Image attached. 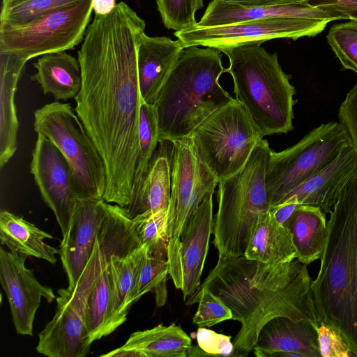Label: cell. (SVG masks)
I'll return each instance as SVG.
<instances>
[{"label": "cell", "instance_id": "cell-1", "mask_svg": "<svg viewBox=\"0 0 357 357\" xmlns=\"http://www.w3.org/2000/svg\"><path fill=\"white\" fill-rule=\"evenodd\" d=\"M144 29L121 1L108 14H95L77 52L82 83L74 109L105 163L103 199L123 208L131 201L139 148L137 48Z\"/></svg>", "mask_w": 357, "mask_h": 357}, {"label": "cell", "instance_id": "cell-2", "mask_svg": "<svg viewBox=\"0 0 357 357\" xmlns=\"http://www.w3.org/2000/svg\"><path fill=\"white\" fill-rule=\"evenodd\" d=\"M306 264L296 258L271 264L244 255L221 259L205 278L207 287L230 308L241 327L232 340V357H246L253 351L258 334L278 317L320 324L314 303L312 279Z\"/></svg>", "mask_w": 357, "mask_h": 357}, {"label": "cell", "instance_id": "cell-3", "mask_svg": "<svg viewBox=\"0 0 357 357\" xmlns=\"http://www.w3.org/2000/svg\"><path fill=\"white\" fill-rule=\"evenodd\" d=\"M329 214L312 296L320 324L337 331L357 357V170Z\"/></svg>", "mask_w": 357, "mask_h": 357}, {"label": "cell", "instance_id": "cell-4", "mask_svg": "<svg viewBox=\"0 0 357 357\" xmlns=\"http://www.w3.org/2000/svg\"><path fill=\"white\" fill-rule=\"evenodd\" d=\"M140 246L131 219L117 206H109L91 258L76 286L60 289L52 319L38 335L36 350L49 357H84L92 344L86 324L89 294L106 260Z\"/></svg>", "mask_w": 357, "mask_h": 357}, {"label": "cell", "instance_id": "cell-5", "mask_svg": "<svg viewBox=\"0 0 357 357\" xmlns=\"http://www.w3.org/2000/svg\"><path fill=\"white\" fill-rule=\"evenodd\" d=\"M223 73L218 49L182 50L153 103L160 141L190 137L208 116L234 100L219 83Z\"/></svg>", "mask_w": 357, "mask_h": 357}, {"label": "cell", "instance_id": "cell-6", "mask_svg": "<svg viewBox=\"0 0 357 357\" xmlns=\"http://www.w3.org/2000/svg\"><path fill=\"white\" fill-rule=\"evenodd\" d=\"M259 43L221 49L229 60L225 69L233 79L234 93L263 135H281L293 129L296 89L282 69L276 52Z\"/></svg>", "mask_w": 357, "mask_h": 357}, {"label": "cell", "instance_id": "cell-7", "mask_svg": "<svg viewBox=\"0 0 357 357\" xmlns=\"http://www.w3.org/2000/svg\"><path fill=\"white\" fill-rule=\"evenodd\" d=\"M271 151L263 138L240 170L218 181L213 229L218 258L244 255L252 228L270 210L265 177Z\"/></svg>", "mask_w": 357, "mask_h": 357}, {"label": "cell", "instance_id": "cell-8", "mask_svg": "<svg viewBox=\"0 0 357 357\" xmlns=\"http://www.w3.org/2000/svg\"><path fill=\"white\" fill-rule=\"evenodd\" d=\"M171 195L167 215L169 275L181 289L179 248L181 234L192 213L210 194L219 178L202 158L190 137L170 142Z\"/></svg>", "mask_w": 357, "mask_h": 357}, {"label": "cell", "instance_id": "cell-9", "mask_svg": "<svg viewBox=\"0 0 357 357\" xmlns=\"http://www.w3.org/2000/svg\"><path fill=\"white\" fill-rule=\"evenodd\" d=\"M33 116L35 132L50 139L70 164L77 199H103L104 161L71 105L55 101L36 109Z\"/></svg>", "mask_w": 357, "mask_h": 357}, {"label": "cell", "instance_id": "cell-10", "mask_svg": "<svg viewBox=\"0 0 357 357\" xmlns=\"http://www.w3.org/2000/svg\"><path fill=\"white\" fill-rule=\"evenodd\" d=\"M340 122L323 123L312 129L294 145L280 152L272 150L266 186L270 207L329 165L350 144Z\"/></svg>", "mask_w": 357, "mask_h": 357}, {"label": "cell", "instance_id": "cell-11", "mask_svg": "<svg viewBox=\"0 0 357 357\" xmlns=\"http://www.w3.org/2000/svg\"><path fill=\"white\" fill-rule=\"evenodd\" d=\"M264 137L236 98L208 116L191 135L200 156L219 180L240 170Z\"/></svg>", "mask_w": 357, "mask_h": 357}, {"label": "cell", "instance_id": "cell-12", "mask_svg": "<svg viewBox=\"0 0 357 357\" xmlns=\"http://www.w3.org/2000/svg\"><path fill=\"white\" fill-rule=\"evenodd\" d=\"M92 11L91 0H82L24 25H0V52L29 61L73 49L83 42Z\"/></svg>", "mask_w": 357, "mask_h": 357}, {"label": "cell", "instance_id": "cell-13", "mask_svg": "<svg viewBox=\"0 0 357 357\" xmlns=\"http://www.w3.org/2000/svg\"><path fill=\"white\" fill-rule=\"evenodd\" d=\"M328 22L298 18L278 17L249 20L238 23L194 28L174 31V35L183 47H212L221 49L250 43H259L276 38L296 40L314 36L321 33Z\"/></svg>", "mask_w": 357, "mask_h": 357}, {"label": "cell", "instance_id": "cell-14", "mask_svg": "<svg viewBox=\"0 0 357 357\" xmlns=\"http://www.w3.org/2000/svg\"><path fill=\"white\" fill-rule=\"evenodd\" d=\"M37 135L30 172L43 201L52 210L64 236L78 199L73 171L58 147L45 135Z\"/></svg>", "mask_w": 357, "mask_h": 357}, {"label": "cell", "instance_id": "cell-15", "mask_svg": "<svg viewBox=\"0 0 357 357\" xmlns=\"http://www.w3.org/2000/svg\"><path fill=\"white\" fill-rule=\"evenodd\" d=\"M27 255L0 249V281L7 295L13 321L18 334L33 335L36 312L41 298L51 303L56 296L41 284L33 269L25 266Z\"/></svg>", "mask_w": 357, "mask_h": 357}, {"label": "cell", "instance_id": "cell-16", "mask_svg": "<svg viewBox=\"0 0 357 357\" xmlns=\"http://www.w3.org/2000/svg\"><path fill=\"white\" fill-rule=\"evenodd\" d=\"M107 205L104 199H78L77 201L59 253L70 288L76 286L91 258Z\"/></svg>", "mask_w": 357, "mask_h": 357}, {"label": "cell", "instance_id": "cell-17", "mask_svg": "<svg viewBox=\"0 0 357 357\" xmlns=\"http://www.w3.org/2000/svg\"><path fill=\"white\" fill-rule=\"evenodd\" d=\"M213 195H208L189 218L181 236L179 248L183 299L192 297L200 280L213 234Z\"/></svg>", "mask_w": 357, "mask_h": 357}, {"label": "cell", "instance_id": "cell-18", "mask_svg": "<svg viewBox=\"0 0 357 357\" xmlns=\"http://www.w3.org/2000/svg\"><path fill=\"white\" fill-rule=\"evenodd\" d=\"M356 170L357 153L350 143L329 165L291 192L284 199L294 196L299 204L317 206L326 215L330 213Z\"/></svg>", "mask_w": 357, "mask_h": 357}, {"label": "cell", "instance_id": "cell-19", "mask_svg": "<svg viewBox=\"0 0 357 357\" xmlns=\"http://www.w3.org/2000/svg\"><path fill=\"white\" fill-rule=\"evenodd\" d=\"M178 39L151 37L143 32L137 48V74L142 100L153 104L183 49Z\"/></svg>", "mask_w": 357, "mask_h": 357}, {"label": "cell", "instance_id": "cell-20", "mask_svg": "<svg viewBox=\"0 0 357 357\" xmlns=\"http://www.w3.org/2000/svg\"><path fill=\"white\" fill-rule=\"evenodd\" d=\"M255 356L271 352H293L301 357H321L318 333L309 321L278 317L268 321L258 334L252 351Z\"/></svg>", "mask_w": 357, "mask_h": 357}, {"label": "cell", "instance_id": "cell-21", "mask_svg": "<svg viewBox=\"0 0 357 357\" xmlns=\"http://www.w3.org/2000/svg\"><path fill=\"white\" fill-rule=\"evenodd\" d=\"M278 17L328 22L333 21V19L325 12L308 6L303 1L273 6L244 7L222 0H212L196 26H215L249 20Z\"/></svg>", "mask_w": 357, "mask_h": 357}, {"label": "cell", "instance_id": "cell-22", "mask_svg": "<svg viewBox=\"0 0 357 357\" xmlns=\"http://www.w3.org/2000/svg\"><path fill=\"white\" fill-rule=\"evenodd\" d=\"M26 60L12 53L0 52V167L13 156L17 147L19 123L15 95Z\"/></svg>", "mask_w": 357, "mask_h": 357}, {"label": "cell", "instance_id": "cell-23", "mask_svg": "<svg viewBox=\"0 0 357 357\" xmlns=\"http://www.w3.org/2000/svg\"><path fill=\"white\" fill-rule=\"evenodd\" d=\"M36 73L31 79L39 84L45 95L56 100L75 98L82 88V72L78 59L66 51L42 55L33 64Z\"/></svg>", "mask_w": 357, "mask_h": 357}, {"label": "cell", "instance_id": "cell-24", "mask_svg": "<svg viewBox=\"0 0 357 357\" xmlns=\"http://www.w3.org/2000/svg\"><path fill=\"white\" fill-rule=\"evenodd\" d=\"M244 256L271 264L296 259V250L290 230L278 223L269 210L252 228Z\"/></svg>", "mask_w": 357, "mask_h": 357}, {"label": "cell", "instance_id": "cell-25", "mask_svg": "<svg viewBox=\"0 0 357 357\" xmlns=\"http://www.w3.org/2000/svg\"><path fill=\"white\" fill-rule=\"evenodd\" d=\"M287 227L291 233L299 261L308 265L320 259L327 236L326 214L320 208L299 204Z\"/></svg>", "mask_w": 357, "mask_h": 357}, {"label": "cell", "instance_id": "cell-26", "mask_svg": "<svg viewBox=\"0 0 357 357\" xmlns=\"http://www.w3.org/2000/svg\"><path fill=\"white\" fill-rule=\"evenodd\" d=\"M52 236L9 211L0 212V240L10 251L46 260L54 264L59 250L45 242Z\"/></svg>", "mask_w": 357, "mask_h": 357}, {"label": "cell", "instance_id": "cell-27", "mask_svg": "<svg viewBox=\"0 0 357 357\" xmlns=\"http://www.w3.org/2000/svg\"><path fill=\"white\" fill-rule=\"evenodd\" d=\"M146 252L141 245L130 253L114 255L110 265L113 275L114 305L109 326L110 333L127 319L131 298L140 266Z\"/></svg>", "mask_w": 357, "mask_h": 357}, {"label": "cell", "instance_id": "cell-28", "mask_svg": "<svg viewBox=\"0 0 357 357\" xmlns=\"http://www.w3.org/2000/svg\"><path fill=\"white\" fill-rule=\"evenodd\" d=\"M122 347L139 350L145 357H188L192 344L183 330L172 324L134 332Z\"/></svg>", "mask_w": 357, "mask_h": 357}, {"label": "cell", "instance_id": "cell-29", "mask_svg": "<svg viewBox=\"0 0 357 357\" xmlns=\"http://www.w3.org/2000/svg\"><path fill=\"white\" fill-rule=\"evenodd\" d=\"M160 149L155 151L142 190L130 218L147 211L157 212L168 210L171 195V162L165 146L159 142Z\"/></svg>", "mask_w": 357, "mask_h": 357}, {"label": "cell", "instance_id": "cell-30", "mask_svg": "<svg viewBox=\"0 0 357 357\" xmlns=\"http://www.w3.org/2000/svg\"><path fill=\"white\" fill-rule=\"evenodd\" d=\"M113 256L108 258L102 266L86 301V324L92 342L110 334L109 326L114 305L110 261Z\"/></svg>", "mask_w": 357, "mask_h": 357}, {"label": "cell", "instance_id": "cell-31", "mask_svg": "<svg viewBox=\"0 0 357 357\" xmlns=\"http://www.w3.org/2000/svg\"><path fill=\"white\" fill-rule=\"evenodd\" d=\"M159 128L153 104L142 100L139 114V148L135 161L132 195L130 204L123 207L128 216L139 199L151 161L159 144Z\"/></svg>", "mask_w": 357, "mask_h": 357}, {"label": "cell", "instance_id": "cell-32", "mask_svg": "<svg viewBox=\"0 0 357 357\" xmlns=\"http://www.w3.org/2000/svg\"><path fill=\"white\" fill-rule=\"evenodd\" d=\"M168 210L147 211L132 218V224L140 245L149 255L168 259Z\"/></svg>", "mask_w": 357, "mask_h": 357}, {"label": "cell", "instance_id": "cell-33", "mask_svg": "<svg viewBox=\"0 0 357 357\" xmlns=\"http://www.w3.org/2000/svg\"><path fill=\"white\" fill-rule=\"evenodd\" d=\"M82 0H17L1 4L0 25L22 26Z\"/></svg>", "mask_w": 357, "mask_h": 357}, {"label": "cell", "instance_id": "cell-34", "mask_svg": "<svg viewBox=\"0 0 357 357\" xmlns=\"http://www.w3.org/2000/svg\"><path fill=\"white\" fill-rule=\"evenodd\" d=\"M197 302V310L192 323L198 327H212L220 322L232 319L230 308L218 296L206 287L200 286L196 293L187 300L186 305Z\"/></svg>", "mask_w": 357, "mask_h": 357}, {"label": "cell", "instance_id": "cell-35", "mask_svg": "<svg viewBox=\"0 0 357 357\" xmlns=\"http://www.w3.org/2000/svg\"><path fill=\"white\" fill-rule=\"evenodd\" d=\"M326 38L344 68L357 73V22L333 25Z\"/></svg>", "mask_w": 357, "mask_h": 357}, {"label": "cell", "instance_id": "cell-36", "mask_svg": "<svg viewBox=\"0 0 357 357\" xmlns=\"http://www.w3.org/2000/svg\"><path fill=\"white\" fill-rule=\"evenodd\" d=\"M204 0H156L157 9L165 26L175 31L196 26L195 12Z\"/></svg>", "mask_w": 357, "mask_h": 357}, {"label": "cell", "instance_id": "cell-37", "mask_svg": "<svg viewBox=\"0 0 357 357\" xmlns=\"http://www.w3.org/2000/svg\"><path fill=\"white\" fill-rule=\"evenodd\" d=\"M168 274V259L151 256L146 249L132 296V304L146 293L153 291L162 282L167 280Z\"/></svg>", "mask_w": 357, "mask_h": 357}, {"label": "cell", "instance_id": "cell-38", "mask_svg": "<svg viewBox=\"0 0 357 357\" xmlns=\"http://www.w3.org/2000/svg\"><path fill=\"white\" fill-rule=\"evenodd\" d=\"M317 331L322 357L355 356L348 343L335 328L321 323Z\"/></svg>", "mask_w": 357, "mask_h": 357}, {"label": "cell", "instance_id": "cell-39", "mask_svg": "<svg viewBox=\"0 0 357 357\" xmlns=\"http://www.w3.org/2000/svg\"><path fill=\"white\" fill-rule=\"evenodd\" d=\"M196 337L198 346L208 356H232L234 345L231 335L219 334L204 327H199Z\"/></svg>", "mask_w": 357, "mask_h": 357}, {"label": "cell", "instance_id": "cell-40", "mask_svg": "<svg viewBox=\"0 0 357 357\" xmlns=\"http://www.w3.org/2000/svg\"><path fill=\"white\" fill-rule=\"evenodd\" d=\"M338 119L357 153V84L347 93L338 110Z\"/></svg>", "mask_w": 357, "mask_h": 357}, {"label": "cell", "instance_id": "cell-41", "mask_svg": "<svg viewBox=\"0 0 357 357\" xmlns=\"http://www.w3.org/2000/svg\"><path fill=\"white\" fill-rule=\"evenodd\" d=\"M308 6L325 12L333 20L357 22V0H303Z\"/></svg>", "mask_w": 357, "mask_h": 357}, {"label": "cell", "instance_id": "cell-42", "mask_svg": "<svg viewBox=\"0 0 357 357\" xmlns=\"http://www.w3.org/2000/svg\"><path fill=\"white\" fill-rule=\"evenodd\" d=\"M299 203L294 196H290L281 203L270 207V212L278 223L287 227L288 222Z\"/></svg>", "mask_w": 357, "mask_h": 357}, {"label": "cell", "instance_id": "cell-43", "mask_svg": "<svg viewBox=\"0 0 357 357\" xmlns=\"http://www.w3.org/2000/svg\"><path fill=\"white\" fill-rule=\"evenodd\" d=\"M232 4L244 7L273 6L287 4L303 0H222Z\"/></svg>", "mask_w": 357, "mask_h": 357}, {"label": "cell", "instance_id": "cell-44", "mask_svg": "<svg viewBox=\"0 0 357 357\" xmlns=\"http://www.w3.org/2000/svg\"><path fill=\"white\" fill-rule=\"evenodd\" d=\"M93 11L95 14L106 15L116 6V0H91Z\"/></svg>", "mask_w": 357, "mask_h": 357}, {"label": "cell", "instance_id": "cell-45", "mask_svg": "<svg viewBox=\"0 0 357 357\" xmlns=\"http://www.w3.org/2000/svg\"><path fill=\"white\" fill-rule=\"evenodd\" d=\"M105 357H145L144 354L137 349L125 348L122 346L114 350L109 351L107 354L101 355Z\"/></svg>", "mask_w": 357, "mask_h": 357}, {"label": "cell", "instance_id": "cell-46", "mask_svg": "<svg viewBox=\"0 0 357 357\" xmlns=\"http://www.w3.org/2000/svg\"><path fill=\"white\" fill-rule=\"evenodd\" d=\"M155 295V303L158 307L163 306L167 300V291L166 280L162 282L153 291Z\"/></svg>", "mask_w": 357, "mask_h": 357}, {"label": "cell", "instance_id": "cell-47", "mask_svg": "<svg viewBox=\"0 0 357 357\" xmlns=\"http://www.w3.org/2000/svg\"><path fill=\"white\" fill-rule=\"evenodd\" d=\"M17 1V0H2L1 4H5V3H10V2H13V1Z\"/></svg>", "mask_w": 357, "mask_h": 357}]
</instances>
